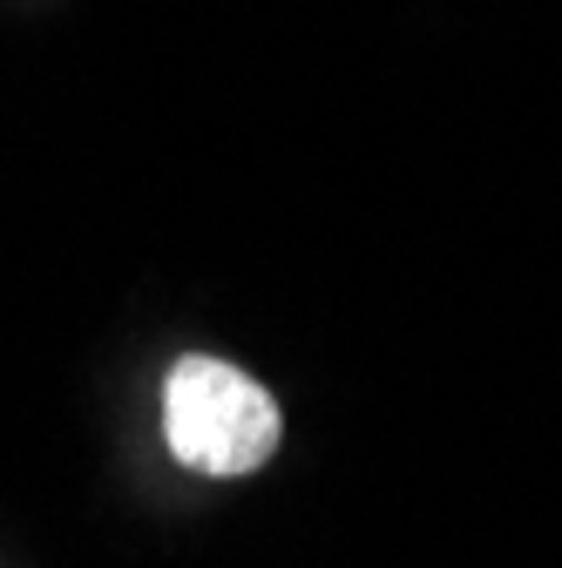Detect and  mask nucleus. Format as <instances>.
I'll return each instance as SVG.
<instances>
[{
  "mask_svg": "<svg viewBox=\"0 0 562 568\" xmlns=\"http://www.w3.org/2000/svg\"><path fill=\"white\" fill-rule=\"evenodd\" d=\"M163 434L197 474H251L278 447V406L231 359H177L163 386Z\"/></svg>",
  "mask_w": 562,
  "mask_h": 568,
  "instance_id": "obj_1",
  "label": "nucleus"
}]
</instances>
